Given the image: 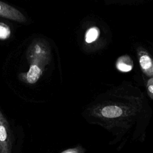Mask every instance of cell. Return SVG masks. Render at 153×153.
<instances>
[{"mask_svg":"<svg viewBox=\"0 0 153 153\" xmlns=\"http://www.w3.org/2000/svg\"><path fill=\"white\" fill-rule=\"evenodd\" d=\"M0 17L17 22H25L26 19L17 9L0 1Z\"/></svg>","mask_w":153,"mask_h":153,"instance_id":"cell-4","label":"cell"},{"mask_svg":"<svg viewBox=\"0 0 153 153\" xmlns=\"http://www.w3.org/2000/svg\"><path fill=\"white\" fill-rule=\"evenodd\" d=\"M116 68L123 72L130 71L133 68V62L130 56L123 55L118 57L116 62Z\"/></svg>","mask_w":153,"mask_h":153,"instance_id":"cell-5","label":"cell"},{"mask_svg":"<svg viewBox=\"0 0 153 153\" xmlns=\"http://www.w3.org/2000/svg\"><path fill=\"white\" fill-rule=\"evenodd\" d=\"M100 115L109 123L112 134L121 139L132 132L145 137L144 127L151 115L144 94L129 84L112 88L111 99L100 109Z\"/></svg>","mask_w":153,"mask_h":153,"instance_id":"cell-1","label":"cell"},{"mask_svg":"<svg viewBox=\"0 0 153 153\" xmlns=\"http://www.w3.org/2000/svg\"><path fill=\"white\" fill-rule=\"evenodd\" d=\"M11 35L10 27L4 23L0 22V39L5 40L8 39Z\"/></svg>","mask_w":153,"mask_h":153,"instance_id":"cell-8","label":"cell"},{"mask_svg":"<svg viewBox=\"0 0 153 153\" xmlns=\"http://www.w3.org/2000/svg\"><path fill=\"white\" fill-rule=\"evenodd\" d=\"M7 138V133L5 127L3 126H0V140L4 141Z\"/></svg>","mask_w":153,"mask_h":153,"instance_id":"cell-10","label":"cell"},{"mask_svg":"<svg viewBox=\"0 0 153 153\" xmlns=\"http://www.w3.org/2000/svg\"><path fill=\"white\" fill-rule=\"evenodd\" d=\"M137 56L140 68L146 76L153 77V58L148 51L142 47L137 48Z\"/></svg>","mask_w":153,"mask_h":153,"instance_id":"cell-3","label":"cell"},{"mask_svg":"<svg viewBox=\"0 0 153 153\" xmlns=\"http://www.w3.org/2000/svg\"><path fill=\"white\" fill-rule=\"evenodd\" d=\"M99 35V29L96 26H92L88 28L85 32L84 36L85 41L88 44L92 43L97 39Z\"/></svg>","mask_w":153,"mask_h":153,"instance_id":"cell-6","label":"cell"},{"mask_svg":"<svg viewBox=\"0 0 153 153\" xmlns=\"http://www.w3.org/2000/svg\"><path fill=\"white\" fill-rule=\"evenodd\" d=\"M70 150H68L67 151H66V152H63V153H74V152H73L72 151H69Z\"/></svg>","mask_w":153,"mask_h":153,"instance_id":"cell-11","label":"cell"},{"mask_svg":"<svg viewBox=\"0 0 153 153\" xmlns=\"http://www.w3.org/2000/svg\"><path fill=\"white\" fill-rule=\"evenodd\" d=\"M49 53L47 42L43 39H34L29 47L27 57L32 61L36 62L46 59Z\"/></svg>","mask_w":153,"mask_h":153,"instance_id":"cell-2","label":"cell"},{"mask_svg":"<svg viewBox=\"0 0 153 153\" xmlns=\"http://www.w3.org/2000/svg\"><path fill=\"white\" fill-rule=\"evenodd\" d=\"M146 87L148 96H149V97L153 99V77L150 78L148 79Z\"/></svg>","mask_w":153,"mask_h":153,"instance_id":"cell-9","label":"cell"},{"mask_svg":"<svg viewBox=\"0 0 153 153\" xmlns=\"http://www.w3.org/2000/svg\"><path fill=\"white\" fill-rule=\"evenodd\" d=\"M41 74L40 68L35 64H33L30 66L29 70L27 74V80L30 84L35 83Z\"/></svg>","mask_w":153,"mask_h":153,"instance_id":"cell-7","label":"cell"}]
</instances>
